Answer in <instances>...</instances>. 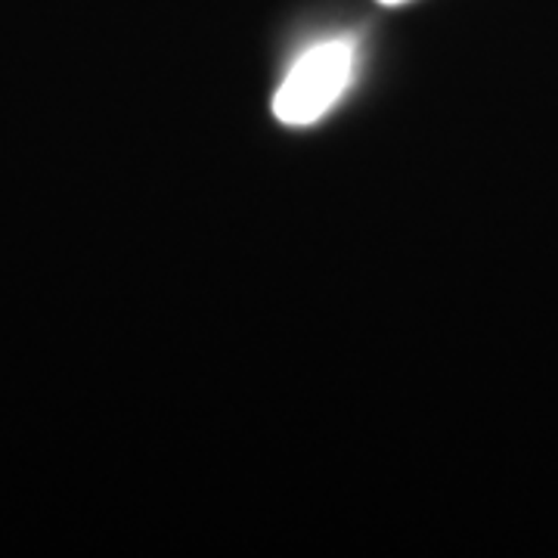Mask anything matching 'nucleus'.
<instances>
[{
	"instance_id": "nucleus-1",
	"label": "nucleus",
	"mask_w": 558,
	"mask_h": 558,
	"mask_svg": "<svg viewBox=\"0 0 558 558\" xmlns=\"http://www.w3.org/2000/svg\"><path fill=\"white\" fill-rule=\"evenodd\" d=\"M354 78V44L326 40L301 57L274 97V116L289 128L323 119Z\"/></svg>"
},
{
	"instance_id": "nucleus-2",
	"label": "nucleus",
	"mask_w": 558,
	"mask_h": 558,
	"mask_svg": "<svg viewBox=\"0 0 558 558\" xmlns=\"http://www.w3.org/2000/svg\"><path fill=\"white\" fill-rule=\"evenodd\" d=\"M379 3H385V7H398V3H407V0H379Z\"/></svg>"
}]
</instances>
